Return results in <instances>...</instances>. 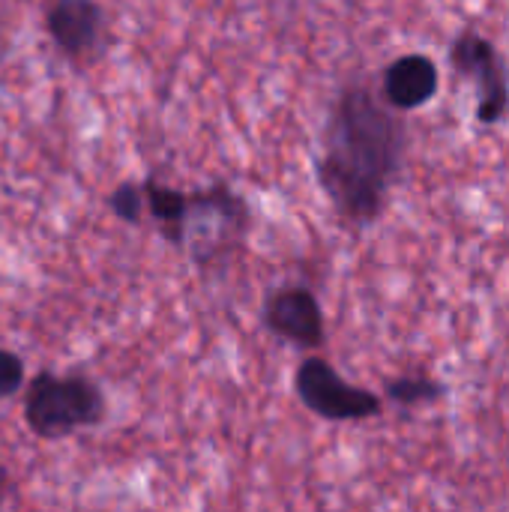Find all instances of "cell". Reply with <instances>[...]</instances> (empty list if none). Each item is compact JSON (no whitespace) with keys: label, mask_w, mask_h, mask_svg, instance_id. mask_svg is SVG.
Listing matches in <instances>:
<instances>
[{"label":"cell","mask_w":509,"mask_h":512,"mask_svg":"<svg viewBox=\"0 0 509 512\" xmlns=\"http://www.w3.org/2000/svg\"><path fill=\"white\" fill-rule=\"evenodd\" d=\"M144 192V210L147 219L159 228L168 246L183 249V228H186V210H189V192L174 189L156 177H147L141 183Z\"/></svg>","instance_id":"9c48e42d"},{"label":"cell","mask_w":509,"mask_h":512,"mask_svg":"<svg viewBox=\"0 0 509 512\" xmlns=\"http://www.w3.org/2000/svg\"><path fill=\"white\" fill-rule=\"evenodd\" d=\"M384 99L396 111H414L438 93V66L426 54H402L384 69Z\"/></svg>","instance_id":"ba28073f"},{"label":"cell","mask_w":509,"mask_h":512,"mask_svg":"<svg viewBox=\"0 0 509 512\" xmlns=\"http://www.w3.org/2000/svg\"><path fill=\"white\" fill-rule=\"evenodd\" d=\"M108 207H111V213H114L120 222H126V225H144L147 210H144L141 183H132V180L117 183L114 192L108 195Z\"/></svg>","instance_id":"30bf717a"},{"label":"cell","mask_w":509,"mask_h":512,"mask_svg":"<svg viewBox=\"0 0 509 512\" xmlns=\"http://www.w3.org/2000/svg\"><path fill=\"white\" fill-rule=\"evenodd\" d=\"M249 231V204L225 183H213L207 189L189 192L186 228H183V249L201 267L222 261L231 249L243 243Z\"/></svg>","instance_id":"3957f363"},{"label":"cell","mask_w":509,"mask_h":512,"mask_svg":"<svg viewBox=\"0 0 509 512\" xmlns=\"http://www.w3.org/2000/svg\"><path fill=\"white\" fill-rule=\"evenodd\" d=\"M105 30V9L93 0H57L45 6V33L75 63H84L102 51Z\"/></svg>","instance_id":"52a82bcc"},{"label":"cell","mask_w":509,"mask_h":512,"mask_svg":"<svg viewBox=\"0 0 509 512\" xmlns=\"http://www.w3.org/2000/svg\"><path fill=\"white\" fill-rule=\"evenodd\" d=\"M450 57H453V66L462 75L477 81V93H480L477 117H480V123L504 120V114H507L509 108V81L498 48L486 36H480L474 30H465L453 42V54Z\"/></svg>","instance_id":"5b68a950"},{"label":"cell","mask_w":509,"mask_h":512,"mask_svg":"<svg viewBox=\"0 0 509 512\" xmlns=\"http://www.w3.org/2000/svg\"><path fill=\"white\" fill-rule=\"evenodd\" d=\"M24 384H27L24 360H21L15 351L0 348V402H3V399H12L15 393H21Z\"/></svg>","instance_id":"7c38bea8"},{"label":"cell","mask_w":509,"mask_h":512,"mask_svg":"<svg viewBox=\"0 0 509 512\" xmlns=\"http://www.w3.org/2000/svg\"><path fill=\"white\" fill-rule=\"evenodd\" d=\"M294 393L306 411L330 423L372 420L384 411L381 399L363 387L348 384L324 357H306L294 372Z\"/></svg>","instance_id":"277c9868"},{"label":"cell","mask_w":509,"mask_h":512,"mask_svg":"<svg viewBox=\"0 0 509 512\" xmlns=\"http://www.w3.org/2000/svg\"><path fill=\"white\" fill-rule=\"evenodd\" d=\"M24 387V423L42 441H63L81 429H93L108 414L102 387L78 372H36Z\"/></svg>","instance_id":"7a4b0ae2"},{"label":"cell","mask_w":509,"mask_h":512,"mask_svg":"<svg viewBox=\"0 0 509 512\" xmlns=\"http://www.w3.org/2000/svg\"><path fill=\"white\" fill-rule=\"evenodd\" d=\"M405 126L366 84H348L327 117L318 186L348 225H372L402 171Z\"/></svg>","instance_id":"6da1fadb"},{"label":"cell","mask_w":509,"mask_h":512,"mask_svg":"<svg viewBox=\"0 0 509 512\" xmlns=\"http://www.w3.org/2000/svg\"><path fill=\"white\" fill-rule=\"evenodd\" d=\"M441 384L429 378H393L387 381V396L399 405H420V402H435L441 399Z\"/></svg>","instance_id":"8fae6325"},{"label":"cell","mask_w":509,"mask_h":512,"mask_svg":"<svg viewBox=\"0 0 509 512\" xmlns=\"http://www.w3.org/2000/svg\"><path fill=\"white\" fill-rule=\"evenodd\" d=\"M264 324L279 339L315 351L324 345V312L318 297L303 285H282L264 300Z\"/></svg>","instance_id":"8992f818"}]
</instances>
